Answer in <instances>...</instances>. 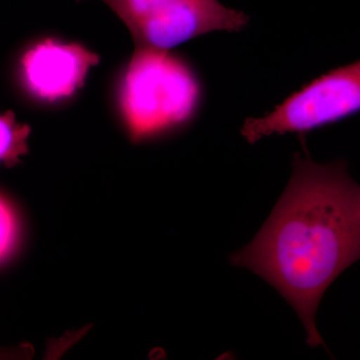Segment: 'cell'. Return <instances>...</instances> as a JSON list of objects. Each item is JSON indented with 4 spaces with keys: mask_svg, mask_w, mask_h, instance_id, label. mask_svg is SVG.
<instances>
[{
    "mask_svg": "<svg viewBox=\"0 0 360 360\" xmlns=\"http://www.w3.org/2000/svg\"><path fill=\"white\" fill-rule=\"evenodd\" d=\"M30 125L16 122L13 111H6L0 118V160L11 168L20 162V156L28 153Z\"/></svg>",
    "mask_w": 360,
    "mask_h": 360,
    "instance_id": "6",
    "label": "cell"
},
{
    "mask_svg": "<svg viewBox=\"0 0 360 360\" xmlns=\"http://www.w3.org/2000/svg\"><path fill=\"white\" fill-rule=\"evenodd\" d=\"M20 215L6 194L0 200V258L4 265L15 255L21 238Z\"/></svg>",
    "mask_w": 360,
    "mask_h": 360,
    "instance_id": "7",
    "label": "cell"
},
{
    "mask_svg": "<svg viewBox=\"0 0 360 360\" xmlns=\"http://www.w3.org/2000/svg\"><path fill=\"white\" fill-rule=\"evenodd\" d=\"M98 63L99 56L82 45L53 39L35 44L21 59L23 80L30 94L51 103L75 94L84 85L89 68Z\"/></svg>",
    "mask_w": 360,
    "mask_h": 360,
    "instance_id": "5",
    "label": "cell"
},
{
    "mask_svg": "<svg viewBox=\"0 0 360 360\" xmlns=\"http://www.w3.org/2000/svg\"><path fill=\"white\" fill-rule=\"evenodd\" d=\"M82 1V0H77ZM129 28L135 49L168 51L215 32H238L248 18L219 0H101Z\"/></svg>",
    "mask_w": 360,
    "mask_h": 360,
    "instance_id": "3",
    "label": "cell"
},
{
    "mask_svg": "<svg viewBox=\"0 0 360 360\" xmlns=\"http://www.w3.org/2000/svg\"><path fill=\"white\" fill-rule=\"evenodd\" d=\"M360 110V60L315 80L269 115L246 120L243 134L250 143L274 134L302 132Z\"/></svg>",
    "mask_w": 360,
    "mask_h": 360,
    "instance_id": "4",
    "label": "cell"
},
{
    "mask_svg": "<svg viewBox=\"0 0 360 360\" xmlns=\"http://www.w3.org/2000/svg\"><path fill=\"white\" fill-rule=\"evenodd\" d=\"M198 97L193 75L169 52L134 49L120 91L123 115L134 141L184 122Z\"/></svg>",
    "mask_w": 360,
    "mask_h": 360,
    "instance_id": "2",
    "label": "cell"
},
{
    "mask_svg": "<svg viewBox=\"0 0 360 360\" xmlns=\"http://www.w3.org/2000/svg\"><path fill=\"white\" fill-rule=\"evenodd\" d=\"M360 258V187L345 163L316 165L295 155L293 174L255 238L232 255L292 305L311 347L324 345L315 324L323 293Z\"/></svg>",
    "mask_w": 360,
    "mask_h": 360,
    "instance_id": "1",
    "label": "cell"
}]
</instances>
